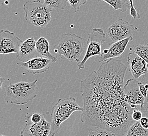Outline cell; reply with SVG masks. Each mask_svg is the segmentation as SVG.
<instances>
[{
    "label": "cell",
    "instance_id": "1",
    "mask_svg": "<svg viewBox=\"0 0 148 136\" xmlns=\"http://www.w3.org/2000/svg\"><path fill=\"white\" fill-rule=\"evenodd\" d=\"M121 58L103 62L80 83L84 100L81 121L105 129L117 136H125L135 122L134 109L125 101L124 80L127 69Z\"/></svg>",
    "mask_w": 148,
    "mask_h": 136
},
{
    "label": "cell",
    "instance_id": "2",
    "mask_svg": "<svg viewBox=\"0 0 148 136\" xmlns=\"http://www.w3.org/2000/svg\"><path fill=\"white\" fill-rule=\"evenodd\" d=\"M35 80L33 82H19L5 86L4 98L7 103L14 105H25L37 97L38 88Z\"/></svg>",
    "mask_w": 148,
    "mask_h": 136
},
{
    "label": "cell",
    "instance_id": "3",
    "mask_svg": "<svg viewBox=\"0 0 148 136\" xmlns=\"http://www.w3.org/2000/svg\"><path fill=\"white\" fill-rule=\"evenodd\" d=\"M85 50L83 38L75 34H64L60 37L54 51L60 54V57L71 62L80 63L83 59Z\"/></svg>",
    "mask_w": 148,
    "mask_h": 136
},
{
    "label": "cell",
    "instance_id": "4",
    "mask_svg": "<svg viewBox=\"0 0 148 136\" xmlns=\"http://www.w3.org/2000/svg\"><path fill=\"white\" fill-rule=\"evenodd\" d=\"M83 111V107L77 104L76 99L73 97L58 99L51 111V136H55L59 132L62 124L75 112Z\"/></svg>",
    "mask_w": 148,
    "mask_h": 136
},
{
    "label": "cell",
    "instance_id": "5",
    "mask_svg": "<svg viewBox=\"0 0 148 136\" xmlns=\"http://www.w3.org/2000/svg\"><path fill=\"white\" fill-rule=\"evenodd\" d=\"M23 10L25 20L29 25L43 28L51 20L52 9L40 0L27 1Z\"/></svg>",
    "mask_w": 148,
    "mask_h": 136
},
{
    "label": "cell",
    "instance_id": "6",
    "mask_svg": "<svg viewBox=\"0 0 148 136\" xmlns=\"http://www.w3.org/2000/svg\"><path fill=\"white\" fill-rule=\"evenodd\" d=\"M106 40V36L103 29H92V31L89 34L87 40L88 47L85 54L83 57V60L77 64L78 68L79 70L85 68L86 63L90 58L96 56L100 57L102 56V46Z\"/></svg>",
    "mask_w": 148,
    "mask_h": 136
},
{
    "label": "cell",
    "instance_id": "7",
    "mask_svg": "<svg viewBox=\"0 0 148 136\" xmlns=\"http://www.w3.org/2000/svg\"><path fill=\"white\" fill-rule=\"evenodd\" d=\"M138 29L128 22L120 18L109 27L107 33L112 43H115L132 37Z\"/></svg>",
    "mask_w": 148,
    "mask_h": 136
},
{
    "label": "cell",
    "instance_id": "8",
    "mask_svg": "<svg viewBox=\"0 0 148 136\" xmlns=\"http://www.w3.org/2000/svg\"><path fill=\"white\" fill-rule=\"evenodd\" d=\"M23 42L22 40L16 36L13 32L8 30H1L0 31V54H17Z\"/></svg>",
    "mask_w": 148,
    "mask_h": 136
},
{
    "label": "cell",
    "instance_id": "9",
    "mask_svg": "<svg viewBox=\"0 0 148 136\" xmlns=\"http://www.w3.org/2000/svg\"><path fill=\"white\" fill-rule=\"evenodd\" d=\"M138 83L137 80L131 79L125 85V101L133 109H137L138 105H143L145 99L140 91Z\"/></svg>",
    "mask_w": 148,
    "mask_h": 136
},
{
    "label": "cell",
    "instance_id": "10",
    "mask_svg": "<svg viewBox=\"0 0 148 136\" xmlns=\"http://www.w3.org/2000/svg\"><path fill=\"white\" fill-rule=\"evenodd\" d=\"M53 62L42 57H37L26 62H17V65L23 70L33 74L43 73L49 70Z\"/></svg>",
    "mask_w": 148,
    "mask_h": 136
},
{
    "label": "cell",
    "instance_id": "11",
    "mask_svg": "<svg viewBox=\"0 0 148 136\" xmlns=\"http://www.w3.org/2000/svg\"><path fill=\"white\" fill-rule=\"evenodd\" d=\"M127 62L129 67V72L134 79H138L140 77L148 73V64L133 51L128 54Z\"/></svg>",
    "mask_w": 148,
    "mask_h": 136
},
{
    "label": "cell",
    "instance_id": "12",
    "mask_svg": "<svg viewBox=\"0 0 148 136\" xmlns=\"http://www.w3.org/2000/svg\"><path fill=\"white\" fill-rule=\"evenodd\" d=\"M51 122L44 117L42 120L38 124L25 122L21 136H49L51 133Z\"/></svg>",
    "mask_w": 148,
    "mask_h": 136
},
{
    "label": "cell",
    "instance_id": "13",
    "mask_svg": "<svg viewBox=\"0 0 148 136\" xmlns=\"http://www.w3.org/2000/svg\"><path fill=\"white\" fill-rule=\"evenodd\" d=\"M133 39L132 36L121 41L111 43L109 48L105 49L103 51V54L100 58V63L105 62L111 59L119 58L124 52L129 43Z\"/></svg>",
    "mask_w": 148,
    "mask_h": 136
},
{
    "label": "cell",
    "instance_id": "14",
    "mask_svg": "<svg viewBox=\"0 0 148 136\" xmlns=\"http://www.w3.org/2000/svg\"><path fill=\"white\" fill-rule=\"evenodd\" d=\"M36 43L34 37L23 41L17 54V59L19 61L26 62L34 58L39 57L36 50Z\"/></svg>",
    "mask_w": 148,
    "mask_h": 136
},
{
    "label": "cell",
    "instance_id": "15",
    "mask_svg": "<svg viewBox=\"0 0 148 136\" xmlns=\"http://www.w3.org/2000/svg\"><path fill=\"white\" fill-rule=\"evenodd\" d=\"M50 45L48 40L44 37H40L36 43V50L39 57H42L51 60L53 63L57 61V58L49 51Z\"/></svg>",
    "mask_w": 148,
    "mask_h": 136
},
{
    "label": "cell",
    "instance_id": "16",
    "mask_svg": "<svg viewBox=\"0 0 148 136\" xmlns=\"http://www.w3.org/2000/svg\"><path fill=\"white\" fill-rule=\"evenodd\" d=\"M108 4L114 11H119L125 13L131 8V5L128 0H99Z\"/></svg>",
    "mask_w": 148,
    "mask_h": 136
},
{
    "label": "cell",
    "instance_id": "17",
    "mask_svg": "<svg viewBox=\"0 0 148 136\" xmlns=\"http://www.w3.org/2000/svg\"><path fill=\"white\" fill-rule=\"evenodd\" d=\"M125 136H148V130L143 127L139 122H136Z\"/></svg>",
    "mask_w": 148,
    "mask_h": 136
},
{
    "label": "cell",
    "instance_id": "18",
    "mask_svg": "<svg viewBox=\"0 0 148 136\" xmlns=\"http://www.w3.org/2000/svg\"><path fill=\"white\" fill-rule=\"evenodd\" d=\"M67 0H44V3L51 9L63 10L67 4Z\"/></svg>",
    "mask_w": 148,
    "mask_h": 136
},
{
    "label": "cell",
    "instance_id": "19",
    "mask_svg": "<svg viewBox=\"0 0 148 136\" xmlns=\"http://www.w3.org/2000/svg\"><path fill=\"white\" fill-rule=\"evenodd\" d=\"M133 52L144 60L148 65V45L138 44L133 47Z\"/></svg>",
    "mask_w": 148,
    "mask_h": 136
},
{
    "label": "cell",
    "instance_id": "20",
    "mask_svg": "<svg viewBox=\"0 0 148 136\" xmlns=\"http://www.w3.org/2000/svg\"><path fill=\"white\" fill-rule=\"evenodd\" d=\"M44 117V115L36 112L27 114L25 117V122L38 124L42 120Z\"/></svg>",
    "mask_w": 148,
    "mask_h": 136
},
{
    "label": "cell",
    "instance_id": "21",
    "mask_svg": "<svg viewBox=\"0 0 148 136\" xmlns=\"http://www.w3.org/2000/svg\"><path fill=\"white\" fill-rule=\"evenodd\" d=\"M88 136H117L113 133L105 129L97 128L95 130L90 129Z\"/></svg>",
    "mask_w": 148,
    "mask_h": 136
},
{
    "label": "cell",
    "instance_id": "22",
    "mask_svg": "<svg viewBox=\"0 0 148 136\" xmlns=\"http://www.w3.org/2000/svg\"><path fill=\"white\" fill-rule=\"evenodd\" d=\"M141 82L145 84H148V73L143 76ZM141 106V111L143 112L144 116L148 118V93L147 97L145 98V102Z\"/></svg>",
    "mask_w": 148,
    "mask_h": 136
},
{
    "label": "cell",
    "instance_id": "23",
    "mask_svg": "<svg viewBox=\"0 0 148 136\" xmlns=\"http://www.w3.org/2000/svg\"><path fill=\"white\" fill-rule=\"evenodd\" d=\"M72 9L75 13L78 12L80 9V6L85 4L87 0H67Z\"/></svg>",
    "mask_w": 148,
    "mask_h": 136
},
{
    "label": "cell",
    "instance_id": "24",
    "mask_svg": "<svg viewBox=\"0 0 148 136\" xmlns=\"http://www.w3.org/2000/svg\"><path fill=\"white\" fill-rule=\"evenodd\" d=\"M128 1L130 2V5H131V8L130 10V14L131 15V16L133 17L134 19H136V18L140 19V15L138 13L136 8L134 7V3H133L134 0H128Z\"/></svg>",
    "mask_w": 148,
    "mask_h": 136
},
{
    "label": "cell",
    "instance_id": "25",
    "mask_svg": "<svg viewBox=\"0 0 148 136\" xmlns=\"http://www.w3.org/2000/svg\"><path fill=\"white\" fill-rule=\"evenodd\" d=\"M143 113L141 111L138 110V109H134L132 114V118L135 122H139L140 119L143 117Z\"/></svg>",
    "mask_w": 148,
    "mask_h": 136
},
{
    "label": "cell",
    "instance_id": "26",
    "mask_svg": "<svg viewBox=\"0 0 148 136\" xmlns=\"http://www.w3.org/2000/svg\"><path fill=\"white\" fill-rule=\"evenodd\" d=\"M138 86L139 88V90L140 92H141V93L143 97L146 98L147 97V95H148V88L146 87L145 84L144 83H143V82H141V81L138 82Z\"/></svg>",
    "mask_w": 148,
    "mask_h": 136
},
{
    "label": "cell",
    "instance_id": "27",
    "mask_svg": "<svg viewBox=\"0 0 148 136\" xmlns=\"http://www.w3.org/2000/svg\"><path fill=\"white\" fill-rule=\"evenodd\" d=\"M140 124L145 129L148 130V118L147 117H143L139 121Z\"/></svg>",
    "mask_w": 148,
    "mask_h": 136
},
{
    "label": "cell",
    "instance_id": "28",
    "mask_svg": "<svg viewBox=\"0 0 148 136\" xmlns=\"http://www.w3.org/2000/svg\"><path fill=\"white\" fill-rule=\"evenodd\" d=\"M5 78H4L3 77H1L0 78V88L1 90H2V85H3V83L5 81Z\"/></svg>",
    "mask_w": 148,
    "mask_h": 136
},
{
    "label": "cell",
    "instance_id": "29",
    "mask_svg": "<svg viewBox=\"0 0 148 136\" xmlns=\"http://www.w3.org/2000/svg\"><path fill=\"white\" fill-rule=\"evenodd\" d=\"M1 136H4V135H1Z\"/></svg>",
    "mask_w": 148,
    "mask_h": 136
},
{
    "label": "cell",
    "instance_id": "30",
    "mask_svg": "<svg viewBox=\"0 0 148 136\" xmlns=\"http://www.w3.org/2000/svg\"></svg>",
    "mask_w": 148,
    "mask_h": 136
}]
</instances>
